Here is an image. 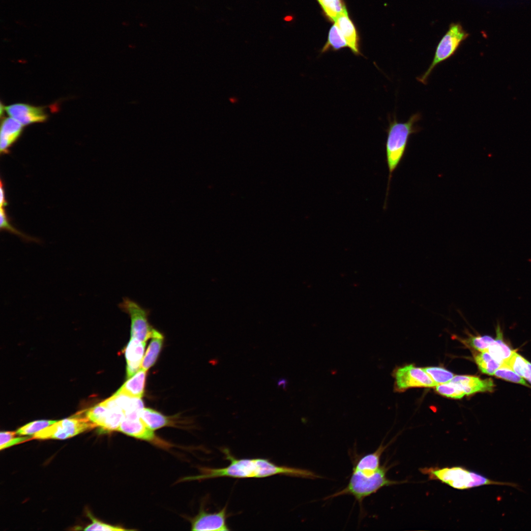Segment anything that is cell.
I'll use <instances>...</instances> for the list:
<instances>
[{
	"label": "cell",
	"instance_id": "5",
	"mask_svg": "<svg viewBox=\"0 0 531 531\" xmlns=\"http://www.w3.org/2000/svg\"><path fill=\"white\" fill-rule=\"evenodd\" d=\"M469 36V33L460 23H452L444 35L438 43L434 56L426 71L417 80L426 84L428 79L434 68L440 63L452 56L462 42Z\"/></svg>",
	"mask_w": 531,
	"mask_h": 531
},
{
	"label": "cell",
	"instance_id": "10",
	"mask_svg": "<svg viewBox=\"0 0 531 531\" xmlns=\"http://www.w3.org/2000/svg\"><path fill=\"white\" fill-rule=\"evenodd\" d=\"M9 116L23 125L45 121L47 116L43 108L28 104L17 103L5 107Z\"/></svg>",
	"mask_w": 531,
	"mask_h": 531
},
{
	"label": "cell",
	"instance_id": "22",
	"mask_svg": "<svg viewBox=\"0 0 531 531\" xmlns=\"http://www.w3.org/2000/svg\"><path fill=\"white\" fill-rule=\"evenodd\" d=\"M474 359L480 371L488 375H494L502 364L496 360L488 352H481L475 355Z\"/></svg>",
	"mask_w": 531,
	"mask_h": 531
},
{
	"label": "cell",
	"instance_id": "20",
	"mask_svg": "<svg viewBox=\"0 0 531 531\" xmlns=\"http://www.w3.org/2000/svg\"><path fill=\"white\" fill-rule=\"evenodd\" d=\"M163 338L162 334L155 329L144 356L141 368L147 371L155 363L160 352Z\"/></svg>",
	"mask_w": 531,
	"mask_h": 531
},
{
	"label": "cell",
	"instance_id": "15",
	"mask_svg": "<svg viewBox=\"0 0 531 531\" xmlns=\"http://www.w3.org/2000/svg\"><path fill=\"white\" fill-rule=\"evenodd\" d=\"M103 402L109 408L120 409L124 415L134 412H141L144 408V404L141 398L117 392Z\"/></svg>",
	"mask_w": 531,
	"mask_h": 531
},
{
	"label": "cell",
	"instance_id": "14",
	"mask_svg": "<svg viewBox=\"0 0 531 531\" xmlns=\"http://www.w3.org/2000/svg\"><path fill=\"white\" fill-rule=\"evenodd\" d=\"M334 22L353 54L356 56L361 55L358 37L355 28L349 17L347 11L346 10L339 15Z\"/></svg>",
	"mask_w": 531,
	"mask_h": 531
},
{
	"label": "cell",
	"instance_id": "19",
	"mask_svg": "<svg viewBox=\"0 0 531 531\" xmlns=\"http://www.w3.org/2000/svg\"><path fill=\"white\" fill-rule=\"evenodd\" d=\"M496 337L487 352L498 362L504 363L512 355L514 350L504 342L503 333L499 324L496 329Z\"/></svg>",
	"mask_w": 531,
	"mask_h": 531
},
{
	"label": "cell",
	"instance_id": "26",
	"mask_svg": "<svg viewBox=\"0 0 531 531\" xmlns=\"http://www.w3.org/2000/svg\"><path fill=\"white\" fill-rule=\"evenodd\" d=\"M326 15L335 22L341 13L347 10L342 0H318Z\"/></svg>",
	"mask_w": 531,
	"mask_h": 531
},
{
	"label": "cell",
	"instance_id": "3",
	"mask_svg": "<svg viewBox=\"0 0 531 531\" xmlns=\"http://www.w3.org/2000/svg\"><path fill=\"white\" fill-rule=\"evenodd\" d=\"M421 472L427 474L431 479L438 480L458 490H465L483 485L508 486L517 488L514 483L492 480L476 472L457 466L440 468L421 469Z\"/></svg>",
	"mask_w": 531,
	"mask_h": 531
},
{
	"label": "cell",
	"instance_id": "35",
	"mask_svg": "<svg viewBox=\"0 0 531 531\" xmlns=\"http://www.w3.org/2000/svg\"><path fill=\"white\" fill-rule=\"evenodd\" d=\"M0 192H1V193H0V206H1V207H3L6 205V201H5V200L4 190L3 188L2 187V184L1 182Z\"/></svg>",
	"mask_w": 531,
	"mask_h": 531
},
{
	"label": "cell",
	"instance_id": "21",
	"mask_svg": "<svg viewBox=\"0 0 531 531\" xmlns=\"http://www.w3.org/2000/svg\"><path fill=\"white\" fill-rule=\"evenodd\" d=\"M140 415L146 424L153 431L166 426L170 422L166 416L148 408H143Z\"/></svg>",
	"mask_w": 531,
	"mask_h": 531
},
{
	"label": "cell",
	"instance_id": "17",
	"mask_svg": "<svg viewBox=\"0 0 531 531\" xmlns=\"http://www.w3.org/2000/svg\"><path fill=\"white\" fill-rule=\"evenodd\" d=\"M388 444L384 445L382 443L373 452L366 454L360 458L353 467V471L366 474L374 473L380 467V458L382 453Z\"/></svg>",
	"mask_w": 531,
	"mask_h": 531
},
{
	"label": "cell",
	"instance_id": "7",
	"mask_svg": "<svg viewBox=\"0 0 531 531\" xmlns=\"http://www.w3.org/2000/svg\"><path fill=\"white\" fill-rule=\"evenodd\" d=\"M119 306L122 311L125 312L130 317V337L136 338L145 342L152 337L155 329L148 322V311L127 298H124Z\"/></svg>",
	"mask_w": 531,
	"mask_h": 531
},
{
	"label": "cell",
	"instance_id": "8",
	"mask_svg": "<svg viewBox=\"0 0 531 531\" xmlns=\"http://www.w3.org/2000/svg\"><path fill=\"white\" fill-rule=\"evenodd\" d=\"M393 376L395 379V389L403 391L411 387H433L438 385L422 368L409 364L396 369Z\"/></svg>",
	"mask_w": 531,
	"mask_h": 531
},
{
	"label": "cell",
	"instance_id": "30",
	"mask_svg": "<svg viewBox=\"0 0 531 531\" xmlns=\"http://www.w3.org/2000/svg\"><path fill=\"white\" fill-rule=\"evenodd\" d=\"M435 387L438 393L447 397L461 399L465 395L463 391L450 382L439 384Z\"/></svg>",
	"mask_w": 531,
	"mask_h": 531
},
{
	"label": "cell",
	"instance_id": "36",
	"mask_svg": "<svg viewBox=\"0 0 531 531\" xmlns=\"http://www.w3.org/2000/svg\"><path fill=\"white\" fill-rule=\"evenodd\" d=\"M528 368H529V378L528 379L527 381L530 384H531V363H530L529 361H528Z\"/></svg>",
	"mask_w": 531,
	"mask_h": 531
},
{
	"label": "cell",
	"instance_id": "2",
	"mask_svg": "<svg viewBox=\"0 0 531 531\" xmlns=\"http://www.w3.org/2000/svg\"><path fill=\"white\" fill-rule=\"evenodd\" d=\"M419 113L412 115L405 122H401L394 117L390 120L387 129L385 143L386 161L388 169V179L384 208H386L387 198L392 174L398 168L406 152L410 137L419 131L415 123L420 119Z\"/></svg>",
	"mask_w": 531,
	"mask_h": 531
},
{
	"label": "cell",
	"instance_id": "4",
	"mask_svg": "<svg viewBox=\"0 0 531 531\" xmlns=\"http://www.w3.org/2000/svg\"><path fill=\"white\" fill-rule=\"evenodd\" d=\"M389 469L384 464L373 473L365 474L360 472L353 471L347 485L341 490L326 497L324 500H328L343 495H351L361 504L363 501L375 493L382 488L401 483L388 479L386 473Z\"/></svg>",
	"mask_w": 531,
	"mask_h": 531
},
{
	"label": "cell",
	"instance_id": "12",
	"mask_svg": "<svg viewBox=\"0 0 531 531\" xmlns=\"http://www.w3.org/2000/svg\"><path fill=\"white\" fill-rule=\"evenodd\" d=\"M146 342L130 337L125 350L126 361V377L130 378L141 368L144 357Z\"/></svg>",
	"mask_w": 531,
	"mask_h": 531
},
{
	"label": "cell",
	"instance_id": "1",
	"mask_svg": "<svg viewBox=\"0 0 531 531\" xmlns=\"http://www.w3.org/2000/svg\"><path fill=\"white\" fill-rule=\"evenodd\" d=\"M226 460L230 461L225 467L202 468L199 475L186 477V480H203L228 477L236 478H264L275 475L316 479L322 477L308 470L279 466L265 458H240L233 456L229 449H222Z\"/></svg>",
	"mask_w": 531,
	"mask_h": 531
},
{
	"label": "cell",
	"instance_id": "29",
	"mask_svg": "<svg viewBox=\"0 0 531 531\" xmlns=\"http://www.w3.org/2000/svg\"><path fill=\"white\" fill-rule=\"evenodd\" d=\"M57 420H40L31 422L19 428L17 434L19 435H32L42 429L53 424Z\"/></svg>",
	"mask_w": 531,
	"mask_h": 531
},
{
	"label": "cell",
	"instance_id": "28",
	"mask_svg": "<svg viewBox=\"0 0 531 531\" xmlns=\"http://www.w3.org/2000/svg\"><path fill=\"white\" fill-rule=\"evenodd\" d=\"M495 377L514 383L520 384L531 388L525 380L513 370L504 365H502L494 374Z\"/></svg>",
	"mask_w": 531,
	"mask_h": 531
},
{
	"label": "cell",
	"instance_id": "24",
	"mask_svg": "<svg viewBox=\"0 0 531 531\" xmlns=\"http://www.w3.org/2000/svg\"><path fill=\"white\" fill-rule=\"evenodd\" d=\"M528 361L514 351L510 357L502 364L509 367L518 375L527 380L529 377Z\"/></svg>",
	"mask_w": 531,
	"mask_h": 531
},
{
	"label": "cell",
	"instance_id": "18",
	"mask_svg": "<svg viewBox=\"0 0 531 531\" xmlns=\"http://www.w3.org/2000/svg\"><path fill=\"white\" fill-rule=\"evenodd\" d=\"M147 371L141 368L117 392L141 398L144 395Z\"/></svg>",
	"mask_w": 531,
	"mask_h": 531
},
{
	"label": "cell",
	"instance_id": "16",
	"mask_svg": "<svg viewBox=\"0 0 531 531\" xmlns=\"http://www.w3.org/2000/svg\"><path fill=\"white\" fill-rule=\"evenodd\" d=\"M23 125L12 118L3 119L0 127V152L5 153L21 134Z\"/></svg>",
	"mask_w": 531,
	"mask_h": 531
},
{
	"label": "cell",
	"instance_id": "27",
	"mask_svg": "<svg viewBox=\"0 0 531 531\" xmlns=\"http://www.w3.org/2000/svg\"><path fill=\"white\" fill-rule=\"evenodd\" d=\"M437 384L449 383L455 375L450 371L439 367H427L422 368Z\"/></svg>",
	"mask_w": 531,
	"mask_h": 531
},
{
	"label": "cell",
	"instance_id": "33",
	"mask_svg": "<svg viewBox=\"0 0 531 531\" xmlns=\"http://www.w3.org/2000/svg\"><path fill=\"white\" fill-rule=\"evenodd\" d=\"M16 434V432L13 431L1 432L0 433V449L1 450L4 444L14 438Z\"/></svg>",
	"mask_w": 531,
	"mask_h": 531
},
{
	"label": "cell",
	"instance_id": "9",
	"mask_svg": "<svg viewBox=\"0 0 531 531\" xmlns=\"http://www.w3.org/2000/svg\"><path fill=\"white\" fill-rule=\"evenodd\" d=\"M227 518L226 506L213 513L207 512L201 508L199 513L191 520V530L229 531Z\"/></svg>",
	"mask_w": 531,
	"mask_h": 531
},
{
	"label": "cell",
	"instance_id": "11",
	"mask_svg": "<svg viewBox=\"0 0 531 531\" xmlns=\"http://www.w3.org/2000/svg\"><path fill=\"white\" fill-rule=\"evenodd\" d=\"M450 383L467 395L478 392H492L495 386L492 379H481L470 375H455Z\"/></svg>",
	"mask_w": 531,
	"mask_h": 531
},
{
	"label": "cell",
	"instance_id": "6",
	"mask_svg": "<svg viewBox=\"0 0 531 531\" xmlns=\"http://www.w3.org/2000/svg\"><path fill=\"white\" fill-rule=\"evenodd\" d=\"M96 427L86 416L79 415L57 421L32 435L33 439L64 440Z\"/></svg>",
	"mask_w": 531,
	"mask_h": 531
},
{
	"label": "cell",
	"instance_id": "31",
	"mask_svg": "<svg viewBox=\"0 0 531 531\" xmlns=\"http://www.w3.org/2000/svg\"><path fill=\"white\" fill-rule=\"evenodd\" d=\"M88 515L92 521V523L87 527H86L84 530L85 531H129L133 530L126 529L121 527L113 526L109 525L106 523L100 522L89 514L88 513Z\"/></svg>",
	"mask_w": 531,
	"mask_h": 531
},
{
	"label": "cell",
	"instance_id": "23",
	"mask_svg": "<svg viewBox=\"0 0 531 531\" xmlns=\"http://www.w3.org/2000/svg\"><path fill=\"white\" fill-rule=\"evenodd\" d=\"M345 47H348V44L338 26L334 23L329 30L327 41L321 52H326L329 49L337 51Z\"/></svg>",
	"mask_w": 531,
	"mask_h": 531
},
{
	"label": "cell",
	"instance_id": "13",
	"mask_svg": "<svg viewBox=\"0 0 531 531\" xmlns=\"http://www.w3.org/2000/svg\"><path fill=\"white\" fill-rule=\"evenodd\" d=\"M118 431L135 438L152 441L155 438L153 430L149 428L141 417L135 418L123 417Z\"/></svg>",
	"mask_w": 531,
	"mask_h": 531
},
{
	"label": "cell",
	"instance_id": "25",
	"mask_svg": "<svg viewBox=\"0 0 531 531\" xmlns=\"http://www.w3.org/2000/svg\"><path fill=\"white\" fill-rule=\"evenodd\" d=\"M464 344L481 352H487L489 347L494 342L495 338L489 335H472L469 334L466 339L458 338Z\"/></svg>",
	"mask_w": 531,
	"mask_h": 531
},
{
	"label": "cell",
	"instance_id": "34",
	"mask_svg": "<svg viewBox=\"0 0 531 531\" xmlns=\"http://www.w3.org/2000/svg\"><path fill=\"white\" fill-rule=\"evenodd\" d=\"M31 439H33L32 436L31 437H16V438L14 437L11 441H10L9 442H8L5 444H4L3 445V446L2 447L1 450L3 449H5L6 448L10 447V446H13L14 445L17 444H19V443L26 442L27 441H29V440H31Z\"/></svg>",
	"mask_w": 531,
	"mask_h": 531
},
{
	"label": "cell",
	"instance_id": "32",
	"mask_svg": "<svg viewBox=\"0 0 531 531\" xmlns=\"http://www.w3.org/2000/svg\"><path fill=\"white\" fill-rule=\"evenodd\" d=\"M0 228L2 229L6 230L11 232L15 234L20 236L24 239L28 240H34L29 236H28L19 231H17L15 228L13 227L8 222L4 210L2 207H0Z\"/></svg>",
	"mask_w": 531,
	"mask_h": 531
}]
</instances>
